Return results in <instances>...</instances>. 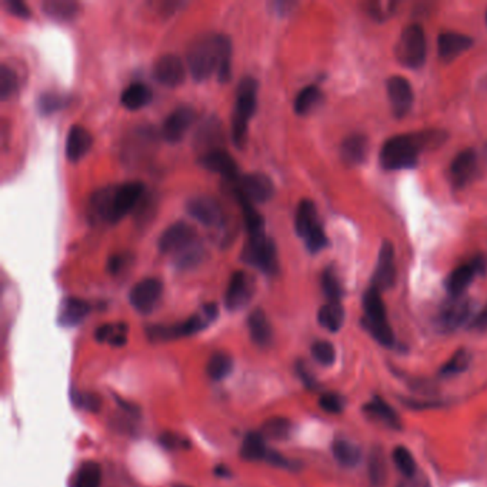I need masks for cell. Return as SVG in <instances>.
Instances as JSON below:
<instances>
[{"mask_svg": "<svg viewBox=\"0 0 487 487\" xmlns=\"http://www.w3.org/2000/svg\"><path fill=\"white\" fill-rule=\"evenodd\" d=\"M448 135L441 131H423L394 136L385 142L380 150V165L386 171L413 169L418 166L419 156L441 146Z\"/></svg>", "mask_w": 487, "mask_h": 487, "instance_id": "1", "label": "cell"}, {"mask_svg": "<svg viewBox=\"0 0 487 487\" xmlns=\"http://www.w3.org/2000/svg\"><path fill=\"white\" fill-rule=\"evenodd\" d=\"M143 193L145 185L142 182L105 186L91 196V216L100 222L116 223L138 206Z\"/></svg>", "mask_w": 487, "mask_h": 487, "instance_id": "2", "label": "cell"}, {"mask_svg": "<svg viewBox=\"0 0 487 487\" xmlns=\"http://www.w3.org/2000/svg\"><path fill=\"white\" fill-rule=\"evenodd\" d=\"M258 80L251 76L243 77L237 86L236 105L232 119V138L239 149L246 143L248 124L258 105Z\"/></svg>", "mask_w": 487, "mask_h": 487, "instance_id": "3", "label": "cell"}, {"mask_svg": "<svg viewBox=\"0 0 487 487\" xmlns=\"http://www.w3.org/2000/svg\"><path fill=\"white\" fill-rule=\"evenodd\" d=\"M220 60V34L197 37L187 49V66L197 82L206 80L218 72Z\"/></svg>", "mask_w": 487, "mask_h": 487, "instance_id": "4", "label": "cell"}, {"mask_svg": "<svg viewBox=\"0 0 487 487\" xmlns=\"http://www.w3.org/2000/svg\"><path fill=\"white\" fill-rule=\"evenodd\" d=\"M296 233L305 240L306 248L310 253H319L329 245L326 233L319 222L314 203L309 199H303L296 211L295 218Z\"/></svg>", "mask_w": 487, "mask_h": 487, "instance_id": "5", "label": "cell"}, {"mask_svg": "<svg viewBox=\"0 0 487 487\" xmlns=\"http://www.w3.org/2000/svg\"><path fill=\"white\" fill-rule=\"evenodd\" d=\"M396 56L406 67L419 69L425 65L427 56V40L420 25H409L401 32L396 46Z\"/></svg>", "mask_w": 487, "mask_h": 487, "instance_id": "6", "label": "cell"}, {"mask_svg": "<svg viewBox=\"0 0 487 487\" xmlns=\"http://www.w3.org/2000/svg\"><path fill=\"white\" fill-rule=\"evenodd\" d=\"M241 259L269 276L276 274L279 270L276 245L265 232L249 234L246 245L243 248Z\"/></svg>", "mask_w": 487, "mask_h": 487, "instance_id": "7", "label": "cell"}, {"mask_svg": "<svg viewBox=\"0 0 487 487\" xmlns=\"http://www.w3.org/2000/svg\"><path fill=\"white\" fill-rule=\"evenodd\" d=\"M219 314V309L215 303H209L206 306H203L201 312L193 314L183 323L176 324L172 328H152L150 329V336L152 339H172V338H185L194 335L205 328H208V324L213 321Z\"/></svg>", "mask_w": 487, "mask_h": 487, "instance_id": "8", "label": "cell"}, {"mask_svg": "<svg viewBox=\"0 0 487 487\" xmlns=\"http://www.w3.org/2000/svg\"><path fill=\"white\" fill-rule=\"evenodd\" d=\"M472 312L473 303L470 299L465 296L451 298L440 307L436 316V326L443 333L455 332L470 319Z\"/></svg>", "mask_w": 487, "mask_h": 487, "instance_id": "9", "label": "cell"}, {"mask_svg": "<svg viewBox=\"0 0 487 487\" xmlns=\"http://www.w3.org/2000/svg\"><path fill=\"white\" fill-rule=\"evenodd\" d=\"M187 213L203 226L218 229L225 223V212L219 201L212 196H194L186 205Z\"/></svg>", "mask_w": 487, "mask_h": 487, "instance_id": "10", "label": "cell"}, {"mask_svg": "<svg viewBox=\"0 0 487 487\" xmlns=\"http://www.w3.org/2000/svg\"><path fill=\"white\" fill-rule=\"evenodd\" d=\"M194 227L186 222H176L169 226L159 237V249L161 253L176 255L197 241Z\"/></svg>", "mask_w": 487, "mask_h": 487, "instance_id": "11", "label": "cell"}, {"mask_svg": "<svg viewBox=\"0 0 487 487\" xmlns=\"http://www.w3.org/2000/svg\"><path fill=\"white\" fill-rule=\"evenodd\" d=\"M236 196L245 197L251 203H265L274 194V186L269 176L263 173H251L240 176L236 182Z\"/></svg>", "mask_w": 487, "mask_h": 487, "instance_id": "12", "label": "cell"}, {"mask_svg": "<svg viewBox=\"0 0 487 487\" xmlns=\"http://www.w3.org/2000/svg\"><path fill=\"white\" fill-rule=\"evenodd\" d=\"M161 292H164V286H161L160 280L154 277H146L132 288L129 292V302L133 306V309L142 314L152 313L160 298Z\"/></svg>", "mask_w": 487, "mask_h": 487, "instance_id": "13", "label": "cell"}, {"mask_svg": "<svg viewBox=\"0 0 487 487\" xmlns=\"http://www.w3.org/2000/svg\"><path fill=\"white\" fill-rule=\"evenodd\" d=\"M255 293V280L251 274L241 270H236L227 285L225 295V305L227 310L236 312L245 307Z\"/></svg>", "mask_w": 487, "mask_h": 487, "instance_id": "14", "label": "cell"}, {"mask_svg": "<svg viewBox=\"0 0 487 487\" xmlns=\"http://www.w3.org/2000/svg\"><path fill=\"white\" fill-rule=\"evenodd\" d=\"M152 73L157 84L166 88H176L185 82L186 67L179 56L168 53L156 59Z\"/></svg>", "mask_w": 487, "mask_h": 487, "instance_id": "15", "label": "cell"}, {"mask_svg": "<svg viewBox=\"0 0 487 487\" xmlns=\"http://www.w3.org/2000/svg\"><path fill=\"white\" fill-rule=\"evenodd\" d=\"M486 260L481 256L473 258L470 262L456 267L446 280V289H448L451 298L463 296L476 274L484 273Z\"/></svg>", "mask_w": 487, "mask_h": 487, "instance_id": "16", "label": "cell"}, {"mask_svg": "<svg viewBox=\"0 0 487 487\" xmlns=\"http://www.w3.org/2000/svg\"><path fill=\"white\" fill-rule=\"evenodd\" d=\"M196 112L192 106L176 107L164 121L161 126V136L169 143H178L183 139L186 132L190 129L194 121Z\"/></svg>", "mask_w": 487, "mask_h": 487, "instance_id": "17", "label": "cell"}, {"mask_svg": "<svg viewBox=\"0 0 487 487\" xmlns=\"http://www.w3.org/2000/svg\"><path fill=\"white\" fill-rule=\"evenodd\" d=\"M387 95L394 116L403 117L413 106L415 95L409 80L403 76H393L387 80Z\"/></svg>", "mask_w": 487, "mask_h": 487, "instance_id": "18", "label": "cell"}, {"mask_svg": "<svg viewBox=\"0 0 487 487\" xmlns=\"http://www.w3.org/2000/svg\"><path fill=\"white\" fill-rule=\"evenodd\" d=\"M396 281V266H394V249L389 240L382 243L379 252L378 266L372 279V286L379 292L390 289Z\"/></svg>", "mask_w": 487, "mask_h": 487, "instance_id": "19", "label": "cell"}, {"mask_svg": "<svg viewBox=\"0 0 487 487\" xmlns=\"http://www.w3.org/2000/svg\"><path fill=\"white\" fill-rule=\"evenodd\" d=\"M199 161L203 168L223 176L229 182H236L240 178L236 160L223 149H215L200 154Z\"/></svg>", "mask_w": 487, "mask_h": 487, "instance_id": "20", "label": "cell"}, {"mask_svg": "<svg viewBox=\"0 0 487 487\" xmlns=\"http://www.w3.org/2000/svg\"><path fill=\"white\" fill-rule=\"evenodd\" d=\"M477 172V156L473 150L467 149L460 152L452 161L449 176L455 187L462 189L469 185Z\"/></svg>", "mask_w": 487, "mask_h": 487, "instance_id": "21", "label": "cell"}, {"mask_svg": "<svg viewBox=\"0 0 487 487\" xmlns=\"http://www.w3.org/2000/svg\"><path fill=\"white\" fill-rule=\"evenodd\" d=\"M223 143V128L220 120L216 117H208L199 125L194 135V145L203 153H208L215 149H222Z\"/></svg>", "mask_w": 487, "mask_h": 487, "instance_id": "22", "label": "cell"}, {"mask_svg": "<svg viewBox=\"0 0 487 487\" xmlns=\"http://www.w3.org/2000/svg\"><path fill=\"white\" fill-rule=\"evenodd\" d=\"M472 45H473L472 37L462 33H456V32H444L437 39L439 56L441 60H446V62L456 59L459 55L469 51Z\"/></svg>", "mask_w": 487, "mask_h": 487, "instance_id": "23", "label": "cell"}, {"mask_svg": "<svg viewBox=\"0 0 487 487\" xmlns=\"http://www.w3.org/2000/svg\"><path fill=\"white\" fill-rule=\"evenodd\" d=\"M93 139L88 129L84 126L74 125L67 132L66 138V157L70 161H77L82 159L92 147Z\"/></svg>", "mask_w": 487, "mask_h": 487, "instance_id": "24", "label": "cell"}, {"mask_svg": "<svg viewBox=\"0 0 487 487\" xmlns=\"http://www.w3.org/2000/svg\"><path fill=\"white\" fill-rule=\"evenodd\" d=\"M369 153V140L363 135H352L340 145V157L349 166H359L366 160Z\"/></svg>", "mask_w": 487, "mask_h": 487, "instance_id": "25", "label": "cell"}, {"mask_svg": "<svg viewBox=\"0 0 487 487\" xmlns=\"http://www.w3.org/2000/svg\"><path fill=\"white\" fill-rule=\"evenodd\" d=\"M91 312V305L82 299L77 298H67L62 302L60 310H59V323L62 326L73 328L76 324L82 323L85 317Z\"/></svg>", "mask_w": 487, "mask_h": 487, "instance_id": "26", "label": "cell"}, {"mask_svg": "<svg viewBox=\"0 0 487 487\" xmlns=\"http://www.w3.org/2000/svg\"><path fill=\"white\" fill-rule=\"evenodd\" d=\"M251 339L260 347H267L273 340V329L269 317L262 309H256L248 319Z\"/></svg>", "mask_w": 487, "mask_h": 487, "instance_id": "27", "label": "cell"}, {"mask_svg": "<svg viewBox=\"0 0 487 487\" xmlns=\"http://www.w3.org/2000/svg\"><path fill=\"white\" fill-rule=\"evenodd\" d=\"M363 309L364 317L361 319V323H387L382 292H379L373 286H371L369 291L363 296Z\"/></svg>", "mask_w": 487, "mask_h": 487, "instance_id": "28", "label": "cell"}, {"mask_svg": "<svg viewBox=\"0 0 487 487\" xmlns=\"http://www.w3.org/2000/svg\"><path fill=\"white\" fill-rule=\"evenodd\" d=\"M270 449L266 446L265 436L258 432H251L246 434L245 440H243L240 455L243 459L251 462H259L266 460L269 456Z\"/></svg>", "mask_w": 487, "mask_h": 487, "instance_id": "29", "label": "cell"}, {"mask_svg": "<svg viewBox=\"0 0 487 487\" xmlns=\"http://www.w3.org/2000/svg\"><path fill=\"white\" fill-rule=\"evenodd\" d=\"M42 12L55 22H69L79 13V4L73 0H46Z\"/></svg>", "mask_w": 487, "mask_h": 487, "instance_id": "30", "label": "cell"}, {"mask_svg": "<svg viewBox=\"0 0 487 487\" xmlns=\"http://www.w3.org/2000/svg\"><path fill=\"white\" fill-rule=\"evenodd\" d=\"M364 413L371 416L372 419H376L393 429H400V420L397 413L390 408V404L386 403L380 397H375L369 403L364 404Z\"/></svg>", "mask_w": 487, "mask_h": 487, "instance_id": "31", "label": "cell"}, {"mask_svg": "<svg viewBox=\"0 0 487 487\" xmlns=\"http://www.w3.org/2000/svg\"><path fill=\"white\" fill-rule=\"evenodd\" d=\"M317 320L320 326L335 333L339 332L345 321V309L340 302H328L320 307L317 313Z\"/></svg>", "mask_w": 487, "mask_h": 487, "instance_id": "32", "label": "cell"}, {"mask_svg": "<svg viewBox=\"0 0 487 487\" xmlns=\"http://www.w3.org/2000/svg\"><path fill=\"white\" fill-rule=\"evenodd\" d=\"M152 102V91L145 84L129 85L120 96V103L129 110H139Z\"/></svg>", "mask_w": 487, "mask_h": 487, "instance_id": "33", "label": "cell"}, {"mask_svg": "<svg viewBox=\"0 0 487 487\" xmlns=\"http://www.w3.org/2000/svg\"><path fill=\"white\" fill-rule=\"evenodd\" d=\"M95 338L100 343H109L114 347L125 346L128 342V324L117 323V324H103L100 326Z\"/></svg>", "mask_w": 487, "mask_h": 487, "instance_id": "34", "label": "cell"}, {"mask_svg": "<svg viewBox=\"0 0 487 487\" xmlns=\"http://www.w3.org/2000/svg\"><path fill=\"white\" fill-rule=\"evenodd\" d=\"M324 96L321 93V91L314 86V85H310V86H306L305 89H302L296 99H295V112L300 116H306L309 113H312L314 109H317L321 102H323Z\"/></svg>", "mask_w": 487, "mask_h": 487, "instance_id": "35", "label": "cell"}, {"mask_svg": "<svg viewBox=\"0 0 487 487\" xmlns=\"http://www.w3.org/2000/svg\"><path fill=\"white\" fill-rule=\"evenodd\" d=\"M232 371H233V360L225 352L215 353L206 364V373L212 380H223L232 373Z\"/></svg>", "mask_w": 487, "mask_h": 487, "instance_id": "36", "label": "cell"}, {"mask_svg": "<svg viewBox=\"0 0 487 487\" xmlns=\"http://www.w3.org/2000/svg\"><path fill=\"white\" fill-rule=\"evenodd\" d=\"M332 451L335 459L345 467H354L360 462V449L347 440H336Z\"/></svg>", "mask_w": 487, "mask_h": 487, "instance_id": "37", "label": "cell"}, {"mask_svg": "<svg viewBox=\"0 0 487 487\" xmlns=\"http://www.w3.org/2000/svg\"><path fill=\"white\" fill-rule=\"evenodd\" d=\"M102 467L96 462H86L77 470L74 487H100Z\"/></svg>", "mask_w": 487, "mask_h": 487, "instance_id": "38", "label": "cell"}, {"mask_svg": "<svg viewBox=\"0 0 487 487\" xmlns=\"http://www.w3.org/2000/svg\"><path fill=\"white\" fill-rule=\"evenodd\" d=\"M203 258H205V249H203V246L199 241H196L192 246L176 253L173 256V263L178 269L186 270V269H193L194 266H197L203 260Z\"/></svg>", "mask_w": 487, "mask_h": 487, "instance_id": "39", "label": "cell"}, {"mask_svg": "<svg viewBox=\"0 0 487 487\" xmlns=\"http://www.w3.org/2000/svg\"><path fill=\"white\" fill-rule=\"evenodd\" d=\"M321 289L329 302H340L343 296V289L339 281L338 273L332 266L328 267L321 274Z\"/></svg>", "mask_w": 487, "mask_h": 487, "instance_id": "40", "label": "cell"}, {"mask_svg": "<svg viewBox=\"0 0 487 487\" xmlns=\"http://www.w3.org/2000/svg\"><path fill=\"white\" fill-rule=\"evenodd\" d=\"M371 481L375 487H383L387 479V465L382 451H375L369 460Z\"/></svg>", "mask_w": 487, "mask_h": 487, "instance_id": "41", "label": "cell"}, {"mask_svg": "<svg viewBox=\"0 0 487 487\" xmlns=\"http://www.w3.org/2000/svg\"><path fill=\"white\" fill-rule=\"evenodd\" d=\"M19 88V79L16 72L8 65L0 66V98L8 100L12 98Z\"/></svg>", "mask_w": 487, "mask_h": 487, "instance_id": "42", "label": "cell"}, {"mask_svg": "<svg viewBox=\"0 0 487 487\" xmlns=\"http://www.w3.org/2000/svg\"><path fill=\"white\" fill-rule=\"evenodd\" d=\"M218 77L222 84H226L232 77V45L229 37L220 34V60Z\"/></svg>", "mask_w": 487, "mask_h": 487, "instance_id": "43", "label": "cell"}, {"mask_svg": "<svg viewBox=\"0 0 487 487\" xmlns=\"http://www.w3.org/2000/svg\"><path fill=\"white\" fill-rule=\"evenodd\" d=\"M470 360H472V354L467 350L460 349L451 357V360L448 363L443 364V368L440 369V373L444 376L462 373L469 368Z\"/></svg>", "mask_w": 487, "mask_h": 487, "instance_id": "44", "label": "cell"}, {"mask_svg": "<svg viewBox=\"0 0 487 487\" xmlns=\"http://www.w3.org/2000/svg\"><path fill=\"white\" fill-rule=\"evenodd\" d=\"M393 460L403 476L413 477L416 474V462L409 449L403 448V446H397L393 451Z\"/></svg>", "mask_w": 487, "mask_h": 487, "instance_id": "45", "label": "cell"}, {"mask_svg": "<svg viewBox=\"0 0 487 487\" xmlns=\"http://www.w3.org/2000/svg\"><path fill=\"white\" fill-rule=\"evenodd\" d=\"M69 103V99L66 96L58 95V93H44L37 100V109L42 114H52L60 109H63Z\"/></svg>", "mask_w": 487, "mask_h": 487, "instance_id": "46", "label": "cell"}, {"mask_svg": "<svg viewBox=\"0 0 487 487\" xmlns=\"http://www.w3.org/2000/svg\"><path fill=\"white\" fill-rule=\"evenodd\" d=\"M312 356L323 366H332L336 360V350L331 342L319 340L312 346Z\"/></svg>", "mask_w": 487, "mask_h": 487, "instance_id": "47", "label": "cell"}, {"mask_svg": "<svg viewBox=\"0 0 487 487\" xmlns=\"http://www.w3.org/2000/svg\"><path fill=\"white\" fill-rule=\"evenodd\" d=\"M263 433L272 439H288L292 433V423L288 419L273 418L265 423Z\"/></svg>", "mask_w": 487, "mask_h": 487, "instance_id": "48", "label": "cell"}, {"mask_svg": "<svg viewBox=\"0 0 487 487\" xmlns=\"http://www.w3.org/2000/svg\"><path fill=\"white\" fill-rule=\"evenodd\" d=\"M319 406L324 412H328L331 415H338L343 411L345 401L336 393H324L319 399Z\"/></svg>", "mask_w": 487, "mask_h": 487, "instance_id": "49", "label": "cell"}, {"mask_svg": "<svg viewBox=\"0 0 487 487\" xmlns=\"http://www.w3.org/2000/svg\"><path fill=\"white\" fill-rule=\"evenodd\" d=\"M160 443L164 448L169 451H178V449H187L190 448V444L187 439L176 434V433H164L160 436Z\"/></svg>", "mask_w": 487, "mask_h": 487, "instance_id": "50", "label": "cell"}, {"mask_svg": "<svg viewBox=\"0 0 487 487\" xmlns=\"http://www.w3.org/2000/svg\"><path fill=\"white\" fill-rule=\"evenodd\" d=\"M394 8H396V5L393 2L369 4V13L372 18H375L378 20H385L393 13Z\"/></svg>", "mask_w": 487, "mask_h": 487, "instance_id": "51", "label": "cell"}, {"mask_svg": "<svg viewBox=\"0 0 487 487\" xmlns=\"http://www.w3.org/2000/svg\"><path fill=\"white\" fill-rule=\"evenodd\" d=\"M76 404L79 408L86 409L89 412H96L100 408V399L96 394L91 393H79L76 394Z\"/></svg>", "mask_w": 487, "mask_h": 487, "instance_id": "52", "label": "cell"}, {"mask_svg": "<svg viewBox=\"0 0 487 487\" xmlns=\"http://www.w3.org/2000/svg\"><path fill=\"white\" fill-rule=\"evenodd\" d=\"M5 6L8 9L9 13L22 18V19H27L30 16V11L26 6V4L20 2V0H5Z\"/></svg>", "mask_w": 487, "mask_h": 487, "instance_id": "53", "label": "cell"}, {"mask_svg": "<svg viewBox=\"0 0 487 487\" xmlns=\"http://www.w3.org/2000/svg\"><path fill=\"white\" fill-rule=\"evenodd\" d=\"M470 329L476 332H486L487 331V306L473 317L470 321Z\"/></svg>", "mask_w": 487, "mask_h": 487, "instance_id": "54", "label": "cell"}, {"mask_svg": "<svg viewBox=\"0 0 487 487\" xmlns=\"http://www.w3.org/2000/svg\"><path fill=\"white\" fill-rule=\"evenodd\" d=\"M128 263V256L126 255H113L109 259V270L110 273L116 274L120 272L121 267H125V265Z\"/></svg>", "mask_w": 487, "mask_h": 487, "instance_id": "55", "label": "cell"}, {"mask_svg": "<svg viewBox=\"0 0 487 487\" xmlns=\"http://www.w3.org/2000/svg\"><path fill=\"white\" fill-rule=\"evenodd\" d=\"M298 371H299V375L302 376V379H303V382H305V385L306 386H309V387H314L316 386V383H314V379L310 376V373L306 371V368L303 366V364H299V368H298Z\"/></svg>", "mask_w": 487, "mask_h": 487, "instance_id": "56", "label": "cell"}, {"mask_svg": "<svg viewBox=\"0 0 487 487\" xmlns=\"http://www.w3.org/2000/svg\"><path fill=\"white\" fill-rule=\"evenodd\" d=\"M404 403H408L409 406H411V408H415V409H420L422 408V406H419V404H422V403H419V401H412V400H406ZM425 406H426V408H433V406L432 404H437V403H423Z\"/></svg>", "mask_w": 487, "mask_h": 487, "instance_id": "57", "label": "cell"}, {"mask_svg": "<svg viewBox=\"0 0 487 487\" xmlns=\"http://www.w3.org/2000/svg\"><path fill=\"white\" fill-rule=\"evenodd\" d=\"M484 154H486V159H487V145H486V149H484Z\"/></svg>", "mask_w": 487, "mask_h": 487, "instance_id": "58", "label": "cell"}, {"mask_svg": "<svg viewBox=\"0 0 487 487\" xmlns=\"http://www.w3.org/2000/svg\"><path fill=\"white\" fill-rule=\"evenodd\" d=\"M486 22H487V12H486Z\"/></svg>", "mask_w": 487, "mask_h": 487, "instance_id": "59", "label": "cell"}, {"mask_svg": "<svg viewBox=\"0 0 487 487\" xmlns=\"http://www.w3.org/2000/svg\"><path fill=\"white\" fill-rule=\"evenodd\" d=\"M179 487H186V486H179Z\"/></svg>", "mask_w": 487, "mask_h": 487, "instance_id": "60", "label": "cell"}]
</instances>
